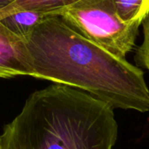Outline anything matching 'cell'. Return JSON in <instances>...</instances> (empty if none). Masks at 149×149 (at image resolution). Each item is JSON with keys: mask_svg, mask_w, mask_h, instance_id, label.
Here are the masks:
<instances>
[{"mask_svg": "<svg viewBox=\"0 0 149 149\" xmlns=\"http://www.w3.org/2000/svg\"><path fill=\"white\" fill-rule=\"evenodd\" d=\"M26 45L31 77L82 90L113 108L149 111L143 71L80 35L60 15H48Z\"/></svg>", "mask_w": 149, "mask_h": 149, "instance_id": "6da1fadb", "label": "cell"}, {"mask_svg": "<svg viewBox=\"0 0 149 149\" xmlns=\"http://www.w3.org/2000/svg\"><path fill=\"white\" fill-rule=\"evenodd\" d=\"M113 108L91 94L53 84L32 93L0 134V149H113Z\"/></svg>", "mask_w": 149, "mask_h": 149, "instance_id": "7a4b0ae2", "label": "cell"}, {"mask_svg": "<svg viewBox=\"0 0 149 149\" xmlns=\"http://www.w3.org/2000/svg\"><path fill=\"white\" fill-rule=\"evenodd\" d=\"M58 15L80 35L120 58H126L134 46L141 26L122 22L111 0H81Z\"/></svg>", "mask_w": 149, "mask_h": 149, "instance_id": "3957f363", "label": "cell"}, {"mask_svg": "<svg viewBox=\"0 0 149 149\" xmlns=\"http://www.w3.org/2000/svg\"><path fill=\"white\" fill-rule=\"evenodd\" d=\"M32 76L26 42L0 23V78Z\"/></svg>", "mask_w": 149, "mask_h": 149, "instance_id": "277c9868", "label": "cell"}, {"mask_svg": "<svg viewBox=\"0 0 149 149\" xmlns=\"http://www.w3.org/2000/svg\"><path fill=\"white\" fill-rule=\"evenodd\" d=\"M47 16L36 10L10 9L0 14V23L15 36L26 42L36 27Z\"/></svg>", "mask_w": 149, "mask_h": 149, "instance_id": "5b68a950", "label": "cell"}, {"mask_svg": "<svg viewBox=\"0 0 149 149\" xmlns=\"http://www.w3.org/2000/svg\"><path fill=\"white\" fill-rule=\"evenodd\" d=\"M117 16L127 24H142L149 14V0H111Z\"/></svg>", "mask_w": 149, "mask_h": 149, "instance_id": "8992f818", "label": "cell"}, {"mask_svg": "<svg viewBox=\"0 0 149 149\" xmlns=\"http://www.w3.org/2000/svg\"><path fill=\"white\" fill-rule=\"evenodd\" d=\"M79 1L81 0H17L10 9H25L46 15H58L63 10Z\"/></svg>", "mask_w": 149, "mask_h": 149, "instance_id": "52a82bcc", "label": "cell"}, {"mask_svg": "<svg viewBox=\"0 0 149 149\" xmlns=\"http://www.w3.org/2000/svg\"><path fill=\"white\" fill-rule=\"evenodd\" d=\"M143 24V41L137 48L135 61L137 64L149 72V14L142 22Z\"/></svg>", "mask_w": 149, "mask_h": 149, "instance_id": "ba28073f", "label": "cell"}, {"mask_svg": "<svg viewBox=\"0 0 149 149\" xmlns=\"http://www.w3.org/2000/svg\"><path fill=\"white\" fill-rule=\"evenodd\" d=\"M17 0H0V14L9 10Z\"/></svg>", "mask_w": 149, "mask_h": 149, "instance_id": "9c48e42d", "label": "cell"}]
</instances>
